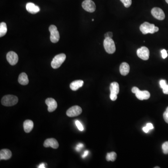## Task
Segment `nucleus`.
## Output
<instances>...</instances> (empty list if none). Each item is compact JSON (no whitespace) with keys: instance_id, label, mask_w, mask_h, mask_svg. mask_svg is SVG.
<instances>
[{"instance_id":"obj_1","label":"nucleus","mask_w":168,"mask_h":168,"mask_svg":"<svg viewBox=\"0 0 168 168\" xmlns=\"http://www.w3.org/2000/svg\"><path fill=\"white\" fill-rule=\"evenodd\" d=\"M140 30L143 34H153L159 30V28L155 26L154 24H151L148 22H144L140 27Z\"/></svg>"},{"instance_id":"obj_2","label":"nucleus","mask_w":168,"mask_h":168,"mask_svg":"<svg viewBox=\"0 0 168 168\" xmlns=\"http://www.w3.org/2000/svg\"><path fill=\"white\" fill-rule=\"evenodd\" d=\"M18 101V98L16 96L7 95L2 97L1 104L6 106H11L16 105Z\"/></svg>"},{"instance_id":"obj_3","label":"nucleus","mask_w":168,"mask_h":168,"mask_svg":"<svg viewBox=\"0 0 168 168\" xmlns=\"http://www.w3.org/2000/svg\"><path fill=\"white\" fill-rule=\"evenodd\" d=\"M103 45L105 51L109 54H113L116 51L115 43L112 38H105Z\"/></svg>"},{"instance_id":"obj_4","label":"nucleus","mask_w":168,"mask_h":168,"mask_svg":"<svg viewBox=\"0 0 168 168\" xmlns=\"http://www.w3.org/2000/svg\"><path fill=\"white\" fill-rule=\"evenodd\" d=\"M65 59L66 55L64 53L57 55L53 58L52 62L51 63V67L53 69L59 68L65 61Z\"/></svg>"},{"instance_id":"obj_5","label":"nucleus","mask_w":168,"mask_h":168,"mask_svg":"<svg viewBox=\"0 0 168 168\" xmlns=\"http://www.w3.org/2000/svg\"><path fill=\"white\" fill-rule=\"evenodd\" d=\"M51 35H50V40L53 43H56L59 42L60 38L59 33L56 27L54 25H51L49 27Z\"/></svg>"},{"instance_id":"obj_6","label":"nucleus","mask_w":168,"mask_h":168,"mask_svg":"<svg viewBox=\"0 0 168 168\" xmlns=\"http://www.w3.org/2000/svg\"><path fill=\"white\" fill-rule=\"evenodd\" d=\"M82 7L84 10L88 12L93 13L95 11L96 5L92 0H85L82 4Z\"/></svg>"},{"instance_id":"obj_7","label":"nucleus","mask_w":168,"mask_h":168,"mask_svg":"<svg viewBox=\"0 0 168 168\" xmlns=\"http://www.w3.org/2000/svg\"><path fill=\"white\" fill-rule=\"evenodd\" d=\"M82 112V109L78 106H74L70 107L67 112V114L70 117H73L78 116L81 114Z\"/></svg>"},{"instance_id":"obj_8","label":"nucleus","mask_w":168,"mask_h":168,"mask_svg":"<svg viewBox=\"0 0 168 168\" xmlns=\"http://www.w3.org/2000/svg\"><path fill=\"white\" fill-rule=\"evenodd\" d=\"M137 55L139 58L142 59L147 60L149 59V50L146 47H142L137 50Z\"/></svg>"},{"instance_id":"obj_9","label":"nucleus","mask_w":168,"mask_h":168,"mask_svg":"<svg viewBox=\"0 0 168 168\" xmlns=\"http://www.w3.org/2000/svg\"><path fill=\"white\" fill-rule=\"evenodd\" d=\"M152 16L157 20H163L164 19L165 14L163 10L159 8H154L151 10Z\"/></svg>"},{"instance_id":"obj_10","label":"nucleus","mask_w":168,"mask_h":168,"mask_svg":"<svg viewBox=\"0 0 168 168\" xmlns=\"http://www.w3.org/2000/svg\"><path fill=\"white\" fill-rule=\"evenodd\" d=\"M7 61L11 65L17 64L18 61V56L16 52L9 51L7 53L6 56Z\"/></svg>"},{"instance_id":"obj_11","label":"nucleus","mask_w":168,"mask_h":168,"mask_svg":"<svg viewBox=\"0 0 168 168\" xmlns=\"http://www.w3.org/2000/svg\"><path fill=\"white\" fill-rule=\"evenodd\" d=\"M46 103L48 106V110L49 112H52L54 111L58 106V104L56 101L53 98H47L46 101Z\"/></svg>"},{"instance_id":"obj_12","label":"nucleus","mask_w":168,"mask_h":168,"mask_svg":"<svg viewBox=\"0 0 168 168\" xmlns=\"http://www.w3.org/2000/svg\"><path fill=\"white\" fill-rule=\"evenodd\" d=\"M43 146L46 148L51 147L52 148L56 149L59 148V144L55 139L49 138L47 139L44 141Z\"/></svg>"},{"instance_id":"obj_13","label":"nucleus","mask_w":168,"mask_h":168,"mask_svg":"<svg viewBox=\"0 0 168 168\" xmlns=\"http://www.w3.org/2000/svg\"><path fill=\"white\" fill-rule=\"evenodd\" d=\"M135 96L139 100L143 101L148 99L151 96V94L148 91H140L139 89L135 93Z\"/></svg>"},{"instance_id":"obj_14","label":"nucleus","mask_w":168,"mask_h":168,"mask_svg":"<svg viewBox=\"0 0 168 168\" xmlns=\"http://www.w3.org/2000/svg\"><path fill=\"white\" fill-rule=\"evenodd\" d=\"M26 8L27 10L32 14H35L40 11L39 7L38 6L35 5L32 2H29L27 4Z\"/></svg>"},{"instance_id":"obj_15","label":"nucleus","mask_w":168,"mask_h":168,"mask_svg":"<svg viewBox=\"0 0 168 168\" xmlns=\"http://www.w3.org/2000/svg\"><path fill=\"white\" fill-rule=\"evenodd\" d=\"M12 156V153L8 149H2L0 151V160L9 159Z\"/></svg>"},{"instance_id":"obj_16","label":"nucleus","mask_w":168,"mask_h":168,"mask_svg":"<svg viewBox=\"0 0 168 168\" xmlns=\"http://www.w3.org/2000/svg\"><path fill=\"white\" fill-rule=\"evenodd\" d=\"M130 71L129 64L126 62L122 63L119 67V72L123 76H126L128 74Z\"/></svg>"},{"instance_id":"obj_17","label":"nucleus","mask_w":168,"mask_h":168,"mask_svg":"<svg viewBox=\"0 0 168 168\" xmlns=\"http://www.w3.org/2000/svg\"><path fill=\"white\" fill-rule=\"evenodd\" d=\"M33 122L30 119H27L23 122V128L26 133H29L33 128Z\"/></svg>"},{"instance_id":"obj_18","label":"nucleus","mask_w":168,"mask_h":168,"mask_svg":"<svg viewBox=\"0 0 168 168\" xmlns=\"http://www.w3.org/2000/svg\"><path fill=\"white\" fill-rule=\"evenodd\" d=\"M84 84V81L82 80H75L72 82L70 84V88L72 91H77L80 88H81Z\"/></svg>"},{"instance_id":"obj_19","label":"nucleus","mask_w":168,"mask_h":168,"mask_svg":"<svg viewBox=\"0 0 168 168\" xmlns=\"http://www.w3.org/2000/svg\"><path fill=\"white\" fill-rule=\"evenodd\" d=\"M18 81L19 84L23 85H28L29 82L28 76L25 72H22L19 75Z\"/></svg>"},{"instance_id":"obj_20","label":"nucleus","mask_w":168,"mask_h":168,"mask_svg":"<svg viewBox=\"0 0 168 168\" xmlns=\"http://www.w3.org/2000/svg\"><path fill=\"white\" fill-rule=\"evenodd\" d=\"M110 90L111 93L117 95L119 93V85L118 83L114 82L110 84Z\"/></svg>"},{"instance_id":"obj_21","label":"nucleus","mask_w":168,"mask_h":168,"mask_svg":"<svg viewBox=\"0 0 168 168\" xmlns=\"http://www.w3.org/2000/svg\"><path fill=\"white\" fill-rule=\"evenodd\" d=\"M7 25L5 22H2L0 24V37H2L7 33Z\"/></svg>"},{"instance_id":"obj_22","label":"nucleus","mask_w":168,"mask_h":168,"mask_svg":"<svg viewBox=\"0 0 168 168\" xmlns=\"http://www.w3.org/2000/svg\"><path fill=\"white\" fill-rule=\"evenodd\" d=\"M116 157H117V154L116 153L114 152L109 153H107L106 156V160L107 161H114L116 160Z\"/></svg>"},{"instance_id":"obj_23","label":"nucleus","mask_w":168,"mask_h":168,"mask_svg":"<svg viewBox=\"0 0 168 168\" xmlns=\"http://www.w3.org/2000/svg\"><path fill=\"white\" fill-rule=\"evenodd\" d=\"M162 149L164 154H168V142H165L162 145Z\"/></svg>"},{"instance_id":"obj_24","label":"nucleus","mask_w":168,"mask_h":168,"mask_svg":"<svg viewBox=\"0 0 168 168\" xmlns=\"http://www.w3.org/2000/svg\"><path fill=\"white\" fill-rule=\"evenodd\" d=\"M126 8H129L132 4V0H120Z\"/></svg>"},{"instance_id":"obj_25","label":"nucleus","mask_w":168,"mask_h":168,"mask_svg":"<svg viewBox=\"0 0 168 168\" xmlns=\"http://www.w3.org/2000/svg\"><path fill=\"white\" fill-rule=\"evenodd\" d=\"M75 124L77 128L80 131H82L84 130V127H83V125H82L80 121H78V120H76L75 122Z\"/></svg>"},{"instance_id":"obj_26","label":"nucleus","mask_w":168,"mask_h":168,"mask_svg":"<svg viewBox=\"0 0 168 168\" xmlns=\"http://www.w3.org/2000/svg\"><path fill=\"white\" fill-rule=\"evenodd\" d=\"M163 116H164V121H165L166 123H168V107L166 109L165 112L164 113Z\"/></svg>"},{"instance_id":"obj_27","label":"nucleus","mask_w":168,"mask_h":168,"mask_svg":"<svg viewBox=\"0 0 168 168\" xmlns=\"http://www.w3.org/2000/svg\"><path fill=\"white\" fill-rule=\"evenodd\" d=\"M161 52L162 58L164 59H166L167 56H168V53H167V51H166V50L163 49V50H161Z\"/></svg>"},{"instance_id":"obj_28","label":"nucleus","mask_w":168,"mask_h":168,"mask_svg":"<svg viewBox=\"0 0 168 168\" xmlns=\"http://www.w3.org/2000/svg\"><path fill=\"white\" fill-rule=\"evenodd\" d=\"M159 83L161 88L162 89H163V88H164V86L167 85V83H166V81L165 80H161L160 81Z\"/></svg>"},{"instance_id":"obj_29","label":"nucleus","mask_w":168,"mask_h":168,"mask_svg":"<svg viewBox=\"0 0 168 168\" xmlns=\"http://www.w3.org/2000/svg\"><path fill=\"white\" fill-rule=\"evenodd\" d=\"M110 98L111 100H112V101H116V99L117 98V94L111 93Z\"/></svg>"},{"instance_id":"obj_30","label":"nucleus","mask_w":168,"mask_h":168,"mask_svg":"<svg viewBox=\"0 0 168 168\" xmlns=\"http://www.w3.org/2000/svg\"><path fill=\"white\" fill-rule=\"evenodd\" d=\"M84 145L82 143H79L77 145L76 148V150L77 151L79 152L80 151L81 149H82L84 147Z\"/></svg>"},{"instance_id":"obj_31","label":"nucleus","mask_w":168,"mask_h":168,"mask_svg":"<svg viewBox=\"0 0 168 168\" xmlns=\"http://www.w3.org/2000/svg\"><path fill=\"white\" fill-rule=\"evenodd\" d=\"M113 34L112 32H108L106 33L104 35L105 38H112L113 37Z\"/></svg>"},{"instance_id":"obj_32","label":"nucleus","mask_w":168,"mask_h":168,"mask_svg":"<svg viewBox=\"0 0 168 168\" xmlns=\"http://www.w3.org/2000/svg\"><path fill=\"white\" fill-rule=\"evenodd\" d=\"M163 93L165 94H168V85H166L163 88Z\"/></svg>"},{"instance_id":"obj_33","label":"nucleus","mask_w":168,"mask_h":168,"mask_svg":"<svg viewBox=\"0 0 168 168\" xmlns=\"http://www.w3.org/2000/svg\"><path fill=\"white\" fill-rule=\"evenodd\" d=\"M146 127L148 128L149 130H152V129L154 128V127L153 126V124L151 123H148L147 125H146Z\"/></svg>"},{"instance_id":"obj_34","label":"nucleus","mask_w":168,"mask_h":168,"mask_svg":"<svg viewBox=\"0 0 168 168\" xmlns=\"http://www.w3.org/2000/svg\"><path fill=\"white\" fill-rule=\"evenodd\" d=\"M139 90V89L138 88H137V87H133L132 89V92L135 94L136 92L138 91Z\"/></svg>"},{"instance_id":"obj_35","label":"nucleus","mask_w":168,"mask_h":168,"mask_svg":"<svg viewBox=\"0 0 168 168\" xmlns=\"http://www.w3.org/2000/svg\"><path fill=\"white\" fill-rule=\"evenodd\" d=\"M89 154V151H85L84 152V154L82 156V157L83 158H85L86 157V156H88Z\"/></svg>"},{"instance_id":"obj_36","label":"nucleus","mask_w":168,"mask_h":168,"mask_svg":"<svg viewBox=\"0 0 168 168\" xmlns=\"http://www.w3.org/2000/svg\"><path fill=\"white\" fill-rule=\"evenodd\" d=\"M46 165L44 163H42L39 165L38 168H46Z\"/></svg>"},{"instance_id":"obj_37","label":"nucleus","mask_w":168,"mask_h":168,"mask_svg":"<svg viewBox=\"0 0 168 168\" xmlns=\"http://www.w3.org/2000/svg\"><path fill=\"white\" fill-rule=\"evenodd\" d=\"M143 131L144 132L147 133H148V131H149V130H148V128H147V127H146H146H143Z\"/></svg>"},{"instance_id":"obj_38","label":"nucleus","mask_w":168,"mask_h":168,"mask_svg":"<svg viewBox=\"0 0 168 168\" xmlns=\"http://www.w3.org/2000/svg\"><path fill=\"white\" fill-rule=\"evenodd\" d=\"M166 1V2H167V4H168V0H165Z\"/></svg>"},{"instance_id":"obj_39","label":"nucleus","mask_w":168,"mask_h":168,"mask_svg":"<svg viewBox=\"0 0 168 168\" xmlns=\"http://www.w3.org/2000/svg\"><path fill=\"white\" fill-rule=\"evenodd\" d=\"M155 168H159V167H155Z\"/></svg>"}]
</instances>
